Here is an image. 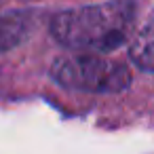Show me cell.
<instances>
[{"label":"cell","mask_w":154,"mask_h":154,"mask_svg":"<svg viewBox=\"0 0 154 154\" xmlns=\"http://www.w3.org/2000/svg\"><path fill=\"white\" fill-rule=\"evenodd\" d=\"M133 28V7L129 2H103L59 13L51 32L55 40L80 53H110L122 47Z\"/></svg>","instance_id":"obj_1"},{"label":"cell","mask_w":154,"mask_h":154,"mask_svg":"<svg viewBox=\"0 0 154 154\" xmlns=\"http://www.w3.org/2000/svg\"><path fill=\"white\" fill-rule=\"evenodd\" d=\"M51 74L59 85L89 93H118L131 82V74L125 66L110 61L99 53L63 55L55 59Z\"/></svg>","instance_id":"obj_2"},{"label":"cell","mask_w":154,"mask_h":154,"mask_svg":"<svg viewBox=\"0 0 154 154\" xmlns=\"http://www.w3.org/2000/svg\"><path fill=\"white\" fill-rule=\"evenodd\" d=\"M129 53L137 68L143 72H154V15L135 32Z\"/></svg>","instance_id":"obj_3"},{"label":"cell","mask_w":154,"mask_h":154,"mask_svg":"<svg viewBox=\"0 0 154 154\" xmlns=\"http://www.w3.org/2000/svg\"><path fill=\"white\" fill-rule=\"evenodd\" d=\"M26 23L21 17L11 13H0V51L17 47L26 38Z\"/></svg>","instance_id":"obj_4"}]
</instances>
